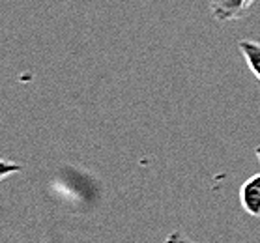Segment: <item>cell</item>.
<instances>
[{
	"instance_id": "6da1fadb",
	"label": "cell",
	"mask_w": 260,
	"mask_h": 243,
	"mask_svg": "<svg viewBox=\"0 0 260 243\" xmlns=\"http://www.w3.org/2000/svg\"><path fill=\"white\" fill-rule=\"evenodd\" d=\"M256 0H208L210 13L219 23H232L245 17Z\"/></svg>"
},
{
	"instance_id": "7a4b0ae2",
	"label": "cell",
	"mask_w": 260,
	"mask_h": 243,
	"mask_svg": "<svg viewBox=\"0 0 260 243\" xmlns=\"http://www.w3.org/2000/svg\"><path fill=\"white\" fill-rule=\"evenodd\" d=\"M240 204L251 217H260V174H254L240 187Z\"/></svg>"
},
{
	"instance_id": "3957f363",
	"label": "cell",
	"mask_w": 260,
	"mask_h": 243,
	"mask_svg": "<svg viewBox=\"0 0 260 243\" xmlns=\"http://www.w3.org/2000/svg\"><path fill=\"white\" fill-rule=\"evenodd\" d=\"M238 49H240V53L247 64L249 72L260 81V43L253 42V40H240Z\"/></svg>"
},
{
	"instance_id": "277c9868",
	"label": "cell",
	"mask_w": 260,
	"mask_h": 243,
	"mask_svg": "<svg viewBox=\"0 0 260 243\" xmlns=\"http://www.w3.org/2000/svg\"><path fill=\"white\" fill-rule=\"evenodd\" d=\"M19 172H23V165L10 159H0V182L8 180L10 176H15Z\"/></svg>"
},
{
	"instance_id": "5b68a950",
	"label": "cell",
	"mask_w": 260,
	"mask_h": 243,
	"mask_svg": "<svg viewBox=\"0 0 260 243\" xmlns=\"http://www.w3.org/2000/svg\"><path fill=\"white\" fill-rule=\"evenodd\" d=\"M163 243H199V241H193V239H189V237L185 236L183 232L174 230L165 237V241H163Z\"/></svg>"
},
{
	"instance_id": "8992f818",
	"label": "cell",
	"mask_w": 260,
	"mask_h": 243,
	"mask_svg": "<svg viewBox=\"0 0 260 243\" xmlns=\"http://www.w3.org/2000/svg\"><path fill=\"white\" fill-rule=\"evenodd\" d=\"M254 154H256V157H258V161H260V144L256 146V148H254Z\"/></svg>"
}]
</instances>
